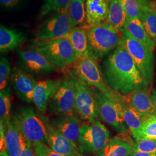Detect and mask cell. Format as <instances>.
Here are the masks:
<instances>
[{
  "instance_id": "cell-1",
  "label": "cell",
  "mask_w": 156,
  "mask_h": 156,
  "mask_svg": "<svg viewBox=\"0 0 156 156\" xmlns=\"http://www.w3.org/2000/svg\"><path fill=\"white\" fill-rule=\"evenodd\" d=\"M101 70L106 85L120 94L127 95L135 90L147 88L148 84L123 45L106 57Z\"/></svg>"
},
{
  "instance_id": "cell-7",
  "label": "cell",
  "mask_w": 156,
  "mask_h": 156,
  "mask_svg": "<svg viewBox=\"0 0 156 156\" xmlns=\"http://www.w3.org/2000/svg\"><path fill=\"white\" fill-rule=\"evenodd\" d=\"M109 130L98 119L87 122L80 127L78 144L79 151L98 156L109 140Z\"/></svg>"
},
{
  "instance_id": "cell-33",
  "label": "cell",
  "mask_w": 156,
  "mask_h": 156,
  "mask_svg": "<svg viewBox=\"0 0 156 156\" xmlns=\"http://www.w3.org/2000/svg\"><path fill=\"white\" fill-rule=\"evenodd\" d=\"M11 75V64L8 59L2 57L0 60V90L5 89L10 75Z\"/></svg>"
},
{
  "instance_id": "cell-14",
  "label": "cell",
  "mask_w": 156,
  "mask_h": 156,
  "mask_svg": "<svg viewBox=\"0 0 156 156\" xmlns=\"http://www.w3.org/2000/svg\"><path fill=\"white\" fill-rule=\"evenodd\" d=\"M47 128V145L53 151L65 156H73L80 152L76 144L67 139L52 127L48 118L44 117Z\"/></svg>"
},
{
  "instance_id": "cell-39",
  "label": "cell",
  "mask_w": 156,
  "mask_h": 156,
  "mask_svg": "<svg viewBox=\"0 0 156 156\" xmlns=\"http://www.w3.org/2000/svg\"><path fill=\"white\" fill-rule=\"evenodd\" d=\"M151 97H152V99H153V101L154 104V105L156 107V90H152Z\"/></svg>"
},
{
  "instance_id": "cell-23",
  "label": "cell",
  "mask_w": 156,
  "mask_h": 156,
  "mask_svg": "<svg viewBox=\"0 0 156 156\" xmlns=\"http://www.w3.org/2000/svg\"><path fill=\"white\" fill-rule=\"evenodd\" d=\"M123 30L127 31L135 39L146 45L151 50H154L156 44L147 33L140 19H126Z\"/></svg>"
},
{
  "instance_id": "cell-31",
  "label": "cell",
  "mask_w": 156,
  "mask_h": 156,
  "mask_svg": "<svg viewBox=\"0 0 156 156\" xmlns=\"http://www.w3.org/2000/svg\"><path fill=\"white\" fill-rule=\"evenodd\" d=\"M147 33L156 43V9L145 12L140 19Z\"/></svg>"
},
{
  "instance_id": "cell-5",
  "label": "cell",
  "mask_w": 156,
  "mask_h": 156,
  "mask_svg": "<svg viewBox=\"0 0 156 156\" xmlns=\"http://www.w3.org/2000/svg\"><path fill=\"white\" fill-rule=\"evenodd\" d=\"M75 89V109L82 119L87 122L97 120L98 108L94 90L73 71H69Z\"/></svg>"
},
{
  "instance_id": "cell-32",
  "label": "cell",
  "mask_w": 156,
  "mask_h": 156,
  "mask_svg": "<svg viewBox=\"0 0 156 156\" xmlns=\"http://www.w3.org/2000/svg\"><path fill=\"white\" fill-rule=\"evenodd\" d=\"M132 152L156 153V140L141 139L133 144Z\"/></svg>"
},
{
  "instance_id": "cell-3",
  "label": "cell",
  "mask_w": 156,
  "mask_h": 156,
  "mask_svg": "<svg viewBox=\"0 0 156 156\" xmlns=\"http://www.w3.org/2000/svg\"><path fill=\"white\" fill-rule=\"evenodd\" d=\"M94 91L99 117L120 135L126 134L128 128L124 121L122 104L124 95L115 91L107 95L96 89Z\"/></svg>"
},
{
  "instance_id": "cell-22",
  "label": "cell",
  "mask_w": 156,
  "mask_h": 156,
  "mask_svg": "<svg viewBox=\"0 0 156 156\" xmlns=\"http://www.w3.org/2000/svg\"><path fill=\"white\" fill-rule=\"evenodd\" d=\"M133 146L129 140L116 136L109 140L98 156H129L132 153Z\"/></svg>"
},
{
  "instance_id": "cell-11",
  "label": "cell",
  "mask_w": 156,
  "mask_h": 156,
  "mask_svg": "<svg viewBox=\"0 0 156 156\" xmlns=\"http://www.w3.org/2000/svg\"><path fill=\"white\" fill-rule=\"evenodd\" d=\"M75 26L68 13L57 14L48 19L38 30L37 38L50 41L63 38Z\"/></svg>"
},
{
  "instance_id": "cell-37",
  "label": "cell",
  "mask_w": 156,
  "mask_h": 156,
  "mask_svg": "<svg viewBox=\"0 0 156 156\" xmlns=\"http://www.w3.org/2000/svg\"><path fill=\"white\" fill-rule=\"evenodd\" d=\"M20 0H0L1 6L5 8H11L16 6Z\"/></svg>"
},
{
  "instance_id": "cell-15",
  "label": "cell",
  "mask_w": 156,
  "mask_h": 156,
  "mask_svg": "<svg viewBox=\"0 0 156 156\" xmlns=\"http://www.w3.org/2000/svg\"><path fill=\"white\" fill-rule=\"evenodd\" d=\"M62 83V80L45 79L37 82L34 91L33 102L39 111L45 112L48 104Z\"/></svg>"
},
{
  "instance_id": "cell-36",
  "label": "cell",
  "mask_w": 156,
  "mask_h": 156,
  "mask_svg": "<svg viewBox=\"0 0 156 156\" xmlns=\"http://www.w3.org/2000/svg\"><path fill=\"white\" fill-rule=\"evenodd\" d=\"M22 156H35L33 144L28 140H27L26 144L24 146Z\"/></svg>"
},
{
  "instance_id": "cell-41",
  "label": "cell",
  "mask_w": 156,
  "mask_h": 156,
  "mask_svg": "<svg viewBox=\"0 0 156 156\" xmlns=\"http://www.w3.org/2000/svg\"><path fill=\"white\" fill-rule=\"evenodd\" d=\"M73 156H85L83 155V154H81V153L80 152H79L78 153H76V154H74Z\"/></svg>"
},
{
  "instance_id": "cell-29",
  "label": "cell",
  "mask_w": 156,
  "mask_h": 156,
  "mask_svg": "<svg viewBox=\"0 0 156 156\" xmlns=\"http://www.w3.org/2000/svg\"><path fill=\"white\" fill-rule=\"evenodd\" d=\"M11 95L9 88H5L0 92V122L5 126L11 118Z\"/></svg>"
},
{
  "instance_id": "cell-2",
  "label": "cell",
  "mask_w": 156,
  "mask_h": 156,
  "mask_svg": "<svg viewBox=\"0 0 156 156\" xmlns=\"http://www.w3.org/2000/svg\"><path fill=\"white\" fill-rule=\"evenodd\" d=\"M87 31L89 56L100 60L112 50L122 45L123 35L106 23L89 27Z\"/></svg>"
},
{
  "instance_id": "cell-19",
  "label": "cell",
  "mask_w": 156,
  "mask_h": 156,
  "mask_svg": "<svg viewBox=\"0 0 156 156\" xmlns=\"http://www.w3.org/2000/svg\"><path fill=\"white\" fill-rule=\"evenodd\" d=\"M126 98L134 109L145 117L156 113V107L151 97L145 90H137L127 95Z\"/></svg>"
},
{
  "instance_id": "cell-6",
  "label": "cell",
  "mask_w": 156,
  "mask_h": 156,
  "mask_svg": "<svg viewBox=\"0 0 156 156\" xmlns=\"http://www.w3.org/2000/svg\"><path fill=\"white\" fill-rule=\"evenodd\" d=\"M122 45L133 57L147 84L152 83L154 75V57L153 51L140 42L128 33L123 30Z\"/></svg>"
},
{
  "instance_id": "cell-26",
  "label": "cell",
  "mask_w": 156,
  "mask_h": 156,
  "mask_svg": "<svg viewBox=\"0 0 156 156\" xmlns=\"http://www.w3.org/2000/svg\"><path fill=\"white\" fill-rule=\"evenodd\" d=\"M123 5L129 19H141L145 12L152 9L147 0H122Z\"/></svg>"
},
{
  "instance_id": "cell-40",
  "label": "cell",
  "mask_w": 156,
  "mask_h": 156,
  "mask_svg": "<svg viewBox=\"0 0 156 156\" xmlns=\"http://www.w3.org/2000/svg\"><path fill=\"white\" fill-rule=\"evenodd\" d=\"M0 156H9V154H8V151H4V152H2V153H1V154H0Z\"/></svg>"
},
{
  "instance_id": "cell-38",
  "label": "cell",
  "mask_w": 156,
  "mask_h": 156,
  "mask_svg": "<svg viewBox=\"0 0 156 156\" xmlns=\"http://www.w3.org/2000/svg\"><path fill=\"white\" fill-rule=\"evenodd\" d=\"M129 156H156V153H148L143 152H132Z\"/></svg>"
},
{
  "instance_id": "cell-35",
  "label": "cell",
  "mask_w": 156,
  "mask_h": 156,
  "mask_svg": "<svg viewBox=\"0 0 156 156\" xmlns=\"http://www.w3.org/2000/svg\"><path fill=\"white\" fill-rule=\"evenodd\" d=\"M0 151L1 153L7 151L5 126L1 122H0Z\"/></svg>"
},
{
  "instance_id": "cell-25",
  "label": "cell",
  "mask_w": 156,
  "mask_h": 156,
  "mask_svg": "<svg viewBox=\"0 0 156 156\" xmlns=\"http://www.w3.org/2000/svg\"><path fill=\"white\" fill-rule=\"evenodd\" d=\"M25 39L21 32L1 25L0 27V50L1 53L14 50Z\"/></svg>"
},
{
  "instance_id": "cell-21",
  "label": "cell",
  "mask_w": 156,
  "mask_h": 156,
  "mask_svg": "<svg viewBox=\"0 0 156 156\" xmlns=\"http://www.w3.org/2000/svg\"><path fill=\"white\" fill-rule=\"evenodd\" d=\"M72 44L77 59L89 56L87 31L82 27H74L63 37Z\"/></svg>"
},
{
  "instance_id": "cell-18",
  "label": "cell",
  "mask_w": 156,
  "mask_h": 156,
  "mask_svg": "<svg viewBox=\"0 0 156 156\" xmlns=\"http://www.w3.org/2000/svg\"><path fill=\"white\" fill-rule=\"evenodd\" d=\"M110 0H86V22L89 27L101 24L108 15Z\"/></svg>"
},
{
  "instance_id": "cell-30",
  "label": "cell",
  "mask_w": 156,
  "mask_h": 156,
  "mask_svg": "<svg viewBox=\"0 0 156 156\" xmlns=\"http://www.w3.org/2000/svg\"><path fill=\"white\" fill-rule=\"evenodd\" d=\"M141 139L156 140V113L146 117L138 140Z\"/></svg>"
},
{
  "instance_id": "cell-24",
  "label": "cell",
  "mask_w": 156,
  "mask_h": 156,
  "mask_svg": "<svg viewBox=\"0 0 156 156\" xmlns=\"http://www.w3.org/2000/svg\"><path fill=\"white\" fill-rule=\"evenodd\" d=\"M127 19L122 0H110L106 23L119 32H123Z\"/></svg>"
},
{
  "instance_id": "cell-28",
  "label": "cell",
  "mask_w": 156,
  "mask_h": 156,
  "mask_svg": "<svg viewBox=\"0 0 156 156\" xmlns=\"http://www.w3.org/2000/svg\"><path fill=\"white\" fill-rule=\"evenodd\" d=\"M67 13L75 27L83 24L86 20V0H71Z\"/></svg>"
},
{
  "instance_id": "cell-8",
  "label": "cell",
  "mask_w": 156,
  "mask_h": 156,
  "mask_svg": "<svg viewBox=\"0 0 156 156\" xmlns=\"http://www.w3.org/2000/svg\"><path fill=\"white\" fill-rule=\"evenodd\" d=\"M36 49L56 69H63L77 60L72 44L64 38L48 41Z\"/></svg>"
},
{
  "instance_id": "cell-17",
  "label": "cell",
  "mask_w": 156,
  "mask_h": 156,
  "mask_svg": "<svg viewBox=\"0 0 156 156\" xmlns=\"http://www.w3.org/2000/svg\"><path fill=\"white\" fill-rule=\"evenodd\" d=\"M7 151L9 156H22L27 140L16 120L12 116L5 126Z\"/></svg>"
},
{
  "instance_id": "cell-27",
  "label": "cell",
  "mask_w": 156,
  "mask_h": 156,
  "mask_svg": "<svg viewBox=\"0 0 156 156\" xmlns=\"http://www.w3.org/2000/svg\"><path fill=\"white\" fill-rule=\"evenodd\" d=\"M70 1L71 0H44L39 12V17L67 13Z\"/></svg>"
},
{
  "instance_id": "cell-10",
  "label": "cell",
  "mask_w": 156,
  "mask_h": 156,
  "mask_svg": "<svg viewBox=\"0 0 156 156\" xmlns=\"http://www.w3.org/2000/svg\"><path fill=\"white\" fill-rule=\"evenodd\" d=\"M51 113L73 115L75 109V89L73 79L68 73H66L62 83L49 102Z\"/></svg>"
},
{
  "instance_id": "cell-13",
  "label": "cell",
  "mask_w": 156,
  "mask_h": 156,
  "mask_svg": "<svg viewBox=\"0 0 156 156\" xmlns=\"http://www.w3.org/2000/svg\"><path fill=\"white\" fill-rule=\"evenodd\" d=\"M11 82L20 99L28 104L33 102L34 91L37 82L31 75L22 69L15 67L12 72Z\"/></svg>"
},
{
  "instance_id": "cell-20",
  "label": "cell",
  "mask_w": 156,
  "mask_h": 156,
  "mask_svg": "<svg viewBox=\"0 0 156 156\" xmlns=\"http://www.w3.org/2000/svg\"><path fill=\"white\" fill-rule=\"evenodd\" d=\"M122 104L125 123L133 138L136 140H138L142 126L146 117L140 115L129 104L126 95L123 96Z\"/></svg>"
},
{
  "instance_id": "cell-4",
  "label": "cell",
  "mask_w": 156,
  "mask_h": 156,
  "mask_svg": "<svg viewBox=\"0 0 156 156\" xmlns=\"http://www.w3.org/2000/svg\"><path fill=\"white\" fill-rule=\"evenodd\" d=\"M24 136L33 144L47 145L48 133L44 116H40L31 106H20L12 116Z\"/></svg>"
},
{
  "instance_id": "cell-9",
  "label": "cell",
  "mask_w": 156,
  "mask_h": 156,
  "mask_svg": "<svg viewBox=\"0 0 156 156\" xmlns=\"http://www.w3.org/2000/svg\"><path fill=\"white\" fill-rule=\"evenodd\" d=\"M73 71L92 87L107 95L115 91L110 89L104 80L102 70L96 60L90 56L78 58L73 63Z\"/></svg>"
},
{
  "instance_id": "cell-16",
  "label": "cell",
  "mask_w": 156,
  "mask_h": 156,
  "mask_svg": "<svg viewBox=\"0 0 156 156\" xmlns=\"http://www.w3.org/2000/svg\"><path fill=\"white\" fill-rule=\"evenodd\" d=\"M50 122L57 131L78 145L81 126L73 115H56Z\"/></svg>"
},
{
  "instance_id": "cell-12",
  "label": "cell",
  "mask_w": 156,
  "mask_h": 156,
  "mask_svg": "<svg viewBox=\"0 0 156 156\" xmlns=\"http://www.w3.org/2000/svg\"><path fill=\"white\" fill-rule=\"evenodd\" d=\"M17 53L23 68L27 73L45 74L51 73L56 69L37 49L18 50Z\"/></svg>"
},
{
  "instance_id": "cell-34",
  "label": "cell",
  "mask_w": 156,
  "mask_h": 156,
  "mask_svg": "<svg viewBox=\"0 0 156 156\" xmlns=\"http://www.w3.org/2000/svg\"><path fill=\"white\" fill-rule=\"evenodd\" d=\"M33 146L35 156H65L56 153L45 144H33Z\"/></svg>"
}]
</instances>
